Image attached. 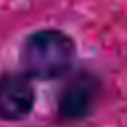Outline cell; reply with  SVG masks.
<instances>
[{"instance_id": "2", "label": "cell", "mask_w": 127, "mask_h": 127, "mask_svg": "<svg viewBox=\"0 0 127 127\" xmlns=\"http://www.w3.org/2000/svg\"><path fill=\"white\" fill-rule=\"evenodd\" d=\"M105 83L99 71L87 65L75 67L69 75L62 79L56 95V121L60 125H81L89 121L103 99Z\"/></svg>"}, {"instance_id": "3", "label": "cell", "mask_w": 127, "mask_h": 127, "mask_svg": "<svg viewBox=\"0 0 127 127\" xmlns=\"http://www.w3.org/2000/svg\"><path fill=\"white\" fill-rule=\"evenodd\" d=\"M38 105L36 81L24 71L2 69L0 71V121L22 123L32 117Z\"/></svg>"}, {"instance_id": "1", "label": "cell", "mask_w": 127, "mask_h": 127, "mask_svg": "<svg viewBox=\"0 0 127 127\" xmlns=\"http://www.w3.org/2000/svg\"><path fill=\"white\" fill-rule=\"evenodd\" d=\"M75 38L58 26L30 30L18 44V69L32 81H62L77 65Z\"/></svg>"}]
</instances>
